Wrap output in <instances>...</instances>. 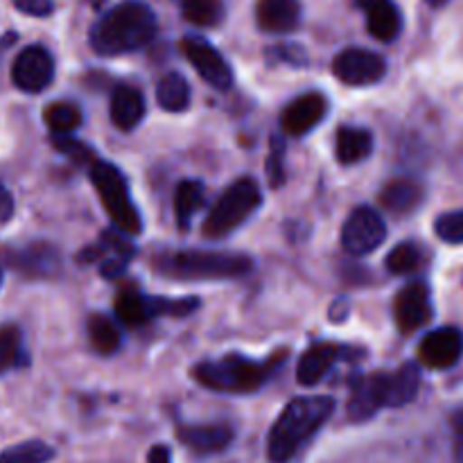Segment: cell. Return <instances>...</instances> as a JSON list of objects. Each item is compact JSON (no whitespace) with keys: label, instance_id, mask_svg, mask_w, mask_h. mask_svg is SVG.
I'll return each mask as SVG.
<instances>
[{"label":"cell","instance_id":"obj_1","mask_svg":"<svg viewBox=\"0 0 463 463\" xmlns=\"http://www.w3.org/2000/svg\"><path fill=\"white\" fill-rule=\"evenodd\" d=\"M335 401L330 396L294 398L285 405L267 437V457L271 463H288L319 432L333 416Z\"/></svg>","mask_w":463,"mask_h":463},{"label":"cell","instance_id":"obj_2","mask_svg":"<svg viewBox=\"0 0 463 463\" xmlns=\"http://www.w3.org/2000/svg\"><path fill=\"white\" fill-rule=\"evenodd\" d=\"M156 36V16L138 0H127L104 14L90 32V45L98 54L118 57L145 48Z\"/></svg>","mask_w":463,"mask_h":463},{"label":"cell","instance_id":"obj_3","mask_svg":"<svg viewBox=\"0 0 463 463\" xmlns=\"http://www.w3.org/2000/svg\"><path fill=\"white\" fill-rule=\"evenodd\" d=\"M156 269L181 280H213L244 276L253 269V262L247 256H235V253L179 251L161 258Z\"/></svg>","mask_w":463,"mask_h":463},{"label":"cell","instance_id":"obj_4","mask_svg":"<svg viewBox=\"0 0 463 463\" xmlns=\"http://www.w3.org/2000/svg\"><path fill=\"white\" fill-rule=\"evenodd\" d=\"M269 364L251 362L242 355H224L215 362H202L193 369V378L202 387L220 393H251L267 383Z\"/></svg>","mask_w":463,"mask_h":463},{"label":"cell","instance_id":"obj_5","mask_svg":"<svg viewBox=\"0 0 463 463\" xmlns=\"http://www.w3.org/2000/svg\"><path fill=\"white\" fill-rule=\"evenodd\" d=\"M260 202V185L249 179V176H242L220 194V199H217L213 211L208 213L206 222H203V235L211 240L226 238L231 231L238 229L240 224H244L256 213Z\"/></svg>","mask_w":463,"mask_h":463},{"label":"cell","instance_id":"obj_6","mask_svg":"<svg viewBox=\"0 0 463 463\" xmlns=\"http://www.w3.org/2000/svg\"><path fill=\"white\" fill-rule=\"evenodd\" d=\"M90 184H93L95 193H98L99 202H102L104 211L109 213L113 224L120 229V233L136 235L140 233V222L138 211H136L134 202L127 190V181L122 172L118 170L111 163L98 161L90 167Z\"/></svg>","mask_w":463,"mask_h":463},{"label":"cell","instance_id":"obj_7","mask_svg":"<svg viewBox=\"0 0 463 463\" xmlns=\"http://www.w3.org/2000/svg\"><path fill=\"white\" fill-rule=\"evenodd\" d=\"M113 307H116L118 321H122L129 328H136V326L152 321L154 317L190 315V312L199 307V298H154L129 288L118 294Z\"/></svg>","mask_w":463,"mask_h":463},{"label":"cell","instance_id":"obj_8","mask_svg":"<svg viewBox=\"0 0 463 463\" xmlns=\"http://www.w3.org/2000/svg\"><path fill=\"white\" fill-rule=\"evenodd\" d=\"M387 238L383 215L371 206H360L348 215L342 229V244L353 256H369Z\"/></svg>","mask_w":463,"mask_h":463},{"label":"cell","instance_id":"obj_9","mask_svg":"<svg viewBox=\"0 0 463 463\" xmlns=\"http://www.w3.org/2000/svg\"><path fill=\"white\" fill-rule=\"evenodd\" d=\"M181 50H184L185 59L190 61V66L199 72L206 84H211L213 89L226 90L233 84V71H231L229 61L222 57L220 50L215 45L208 43L202 36H185L181 41Z\"/></svg>","mask_w":463,"mask_h":463},{"label":"cell","instance_id":"obj_10","mask_svg":"<svg viewBox=\"0 0 463 463\" xmlns=\"http://www.w3.org/2000/svg\"><path fill=\"white\" fill-rule=\"evenodd\" d=\"M54 80V59L43 45H27L12 63V81L23 93H41Z\"/></svg>","mask_w":463,"mask_h":463},{"label":"cell","instance_id":"obj_11","mask_svg":"<svg viewBox=\"0 0 463 463\" xmlns=\"http://www.w3.org/2000/svg\"><path fill=\"white\" fill-rule=\"evenodd\" d=\"M387 63L378 52L364 48H346L335 57L333 72L348 86H369L384 77Z\"/></svg>","mask_w":463,"mask_h":463},{"label":"cell","instance_id":"obj_12","mask_svg":"<svg viewBox=\"0 0 463 463\" xmlns=\"http://www.w3.org/2000/svg\"><path fill=\"white\" fill-rule=\"evenodd\" d=\"M389 407V373H371L355 383L348 401V419L362 423Z\"/></svg>","mask_w":463,"mask_h":463},{"label":"cell","instance_id":"obj_13","mask_svg":"<svg viewBox=\"0 0 463 463\" xmlns=\"http://www.w3.org/2000/svg\"><path fill=\"white\" fill-rule=\"evenodd\" d=\"M463 355V333L459 328L432 330L419 346V360L428 369H450Z\"/></svg>","mask_w":463,"mask_h":463},{"label":"cell","instance_id":"obj_14","mask_svg":"<svg viewBox=\"0 0 463 463\" xmlns=\"http://www.w3.org/2000/svg\"><path fill=\"white\" fill-rule=\"evenodd\" d=\"M393 315L401 333L410 335L414 330L423 328L432 319V301H430V289L425 283H411L398 292L393 303Z\"/></svg>","mask_w":463,"mask_h":463},{"label":"cell","instance_id":"obj_15","mask_svg":"<svg viewBox=\"0 0 463 463\" xmlns=\"http://www.w3.org/2000/svg\"><path fill=\"white\" fill-rule=\"evenodd\" d=\"M326 113H328V102H326L324 95L306 93L294 99L292 104H288V109L280 116V125L288 136H303L315 129Z\"/></svg>","mask_w":463,"mask_h":463},{"label":"cell","instance_id":"obj_16","mask_svg":"<svg viewBox=\"0 0 463 463\" xmlns=\"http://www.w3.org/2000/svg\"><path fill=\"white\" fill-rule=\"evenodd\" d=\"M176 437L188 450L197 455H215V452L226 450L233 441V430L229 425L213 423V425H181L176 430Z\"/></svg>","mask_w":463,"mask_h":463},{"label":"cell","instance_id":"obj_17","mask_svg":"<svg viewBox=\"0 0 463 463\" xmlns=\"http://www.w3.org/2000/svg\"><path fill=\"white\" fill-rule=\"evenodd\" d=\"M355 3L366 14V27L373 39L383 43L398 39L402 30V16L393 0H355Z\"/></svg>","mask_w":463,"mask_h":463},{"label":"cell","instance_id":"obj_18","mask_svg":"<svg viewBox=\"0 0 463 463\" xmlns=\"http://www.w3.org/2000/svg\"><path fill=\"white\" fill-rule=\"evenodd\" d=\"M344 348L337 344H315L301 355L297 366V380L303 387H315L326 375L330 373L335 364L342 360Z\"/></svg>","mask_w":463,"mask_h":463},{"label":"cell","instance_id":"obj_19","mask_svg":"<svg viewBox=\"0 0 463 463\" xmlns=\"http://www.w3.org/2000/svg\"><path fill=\"white\" fill-rule=\"evenodd\" d=\"M298 21H301L298 0H258L256 3V23L267 34L292 32Z\"/></svg>","mask_w":463,"mask_h":463},{"label":"cell","instance_id":"obj_20","mask_svg":"<svg viewBox=\"0 0 463 463\" xmlns=\"http://www.w3.org/2000/svg\"><path fill=\"white\" fill-rule=\"evenodd\" d=\"M111 122L120 131H131L138 127L145 116V98L134 86H118L111 95Z\"/></svg>","mask_w":463,"mask_h":463},{"label":"cell","instance_id":"obj_21","mask_svg":"<svg viewBox=\"0 0 463 463\" xmlns=\"http://www.w3.org/2000/svg\"><path fill=\"white\" fill-rule=\"evenodd\" d=\"M373 152V136L362 127H342L335 138V154L342 165H355L366 161Z\"/></svg>","mask_w":463,"mask_h":463},{"label":"cell","instance_id":"obj_22","mask_svg":"<svg viewBox=\"0 0 463 463\" xmlns=\"http://www.w3.org/2000/svg\"><path fill=\"white\" fill-rule=\"evenodd\" d=\"M420 202H423V188L411 179L392 181L380 193V203L384 211L393 213V215H407V213L416 211Z\"/></svg>","mask_w":463,"mask_h":463},{"label":"cell","instance_id":"obj_23","mask_svg":"<svg viewBox=\"0 0 463 463\" xmlns=\"http://www.w3.org/2000/svg\"><path fill=\"white\" fill-rule=\"evenodd\" d=\"M420 371L414 362L402 364L396 373H389V407H405L419 396Z\"/></svg>","mask_w":463,"mask_h":463},{"label":"cell","instance_id":"obj_24","mask_svg":"<svg viewBox=\"0 0 463 463\" xmlns=\"http://www.w3.org/2000/svg\"><path fill=\"white\" fill-rule=\"evenodd\" d=\"M203 203V185L199 181L185 179L176 185L175 193V217L181 231H188L193 224L194 213Z\"/></svg>","mask_w":463,"mask_h":463},{"label":"cell","instance_id":"obj_25","mask_svg":"<svg viewBox=\"0 0 463 463\" xmlns=\"http://www.w3.org/2000/svg\"><path fill=\"white\" fill-rule=\"evenodd\" d=\"M156 102L163 111L179 113L190 104V86L179 72H167L156 86Z\"/></svg>","mask_w":463,"mask_h":463},{"label":"cell","instance_id":"obj_26","mask_svg":"<svg viewBox=\"0 0 463 463\" xmlns=\"http://www.w3.org/2000/svg\"><path fill=\"white\" fill-rule=\"evenodd\" d=\"M86 333H89V342L99 355H111L120 348V330L113 324L109 317L104 315H90L89 324H86Z\"/></svg>","mask_w":463,"mask_h":463},{"label":"cell","instance_id":"obj_27","mask_svg":"<svg viewBox=\"0 0 463 463\" xmlns=\"http://www.w3.org/2000/svg\"><path fill=\"white\" fill-rule=\"evenodd\" d=\"M184 18L197 27H215L224 21L222 0H184Z\"/></svg>","mask_w":463,"mask_h":463},{"label":"cell","instance_id":"obj_28","mask_svg":"<svg viewBox=\"0 0 463 463\" xmlns=\"http://www.w3.org/2000/svg\"><path fill=\"white\" fill-rule=\"evenodd\" d=\"M43 120L52 134H71L81 125V111L72 102H52L45 107Z\"/></svg>","mask_w":463,"mask_h":463},{"label":"cell","instance_id":"obj_29","mask_svg":"<svg viewBox=\"0 0 463 463\" xmlns=\"http://www.w3.org/2000/svg\"><path fill=\"white\" fill-rule=\"evenodd\" d=\"M425 256L423 249L416 242H402L393 249L387 256V269L396 276H407L414 274V271L420 269Z\"/></svg>","mask_w":463,"mask_h":463},{"label":"cell","instance_id":"obj_30","mask_svg":"<svg viewBox=\"0 0 463 463\" xmlns=\"http://www.w3.org/2000/svg\"><path fill=\"white\" fill-rule=\"evenodd\" d=\"M54 450L43 441H25L0 452V463H50Z\"/></svg>","mask_w":463,"mask_h":463},{"label":"cell","instance_id":"obj_31","mask_svg":"<svg viewBox=\"0 0 463 463\" xmlns=\"http://www.w3.org/2000/svg\"><path fill=\"white\" fill-rule=\"evenodd\" d=\"M54 265H57V258L50 247H30L21 253L18 260H14V269H21L30 276L48 274Z\"/></svg>","mask_w":463,"mask_h":463},{"label":"cell","instance_id":"obj_32","mask_svg":"<svg viewBox=\"0 0 463 463\" xmlns=\"http://www.w3.org/2000/svg\"><path fill=\"white\" fill-rule=\"evenodd\" d=\"M21 360V330L16 326H0V373L14 369Z\"/></svg>","mask_w":463,"mask_h":463},{"label":"cell","instance_id":"obj_33","mask_svg":"<svg viewBox=\"0 0 463 463\" xmlns=\"http://www.w3.org/2000/svg\"><path fill=\"white\" fill-rule=\"evenodd\" d=\"M52 145L59 149L61 154H66L71 161H75L77 165H86V167H93L98 163L95 158V152L90 147H86L81 140L71 138L68 134H54L52 136Z\"/></svg>","mask_w":463,"mask_h":463},{"label":"cell","instance_id":"obj_34","mask_svg":"<svg viewBox=\"0 0 463 463\" xmlns=\"http://www.w3.org/2000/svg\"><path fill=\"white\" fill-rule=\"evenodd\" d=\"M434 231L448 244H463V211L443 213L434 222Z\"/></svg>","mask_w":463,"mask_h":463},{"label":"cell","instance_id":"obj_35","mask_svg":"<svg viewBox=\"0 0 463 463\" xmlns=\"http://www.w3.org/2000/svg\"><path fill=\"white\" fill-rule=\"evenodd\" d=\"M14 7H16L18 12L27 14V16L43 18L52 14L54 3L52 0H14Z\"/></svg>","mask_w":463,"mask_h":463},{"label":"cell","instance_id":"obj_36","mask_svg":"<svg viewBox=\"0 0 463 463\" xmlns=\"http://www.w3.org/2000/svg\"><path fill=\"white\" fill-rule=\"evenodd\" d=\"M280 156H283V145H280L279 138H276L274 152H271L269 163H267V172H269L271 184H274V185L283 184V158H280Z\"/></svg>","mask_w":463,"mask_h":463},{"label":"cell","instance_id":"obj_37","mask_svg":"<svg viewBox=\"0 0 463 463\" xmlns=\"http://www.w3.org/2000/svg\"><path fill=\"white\" fill-rule=\"evenodd\" d=\"M452 432H455V459L463 463V410L452 416Z\"/></svg>","mask_w":463,"mask_h":463},{"label":"cell","instance_id":"obj_38","mask_svg":"<svg viewBox=\"0 0 463 463\" xmlns=\"http://www.w3.org/2000/svg\"><path fill=\"white\" fill-rule=\"evenodd\" d=\"M12 213H14V199L12 194L7 193L3 184H0V222H9L12 220Z\"/></svg>","mask_w":463,"mask_h":463},{"label":"cell","instance_id":"obj_39","mask_svg":"<svg viewBox=\"0 0 463 463\" xmlns=\"http://www.w3.org/2000/svg\"><path fill=\"white\" fill-rule=\"evenodd\" d=\"M147 463H172V452L167 446H154L147 455Z\"/></svg>","mask_w":463,"mask_h":463},{"label":"cell","instance_id":"obj_40","mask_svg":"<svg viewBox=\"0 0 463 463\" xmlns=\"http://www.w3.org/2000/svg\"><path fill=\"white\" fill-rule=\"evenodd\" d=\"M448 0H428V5H432V7H443Z\"/></svg>","mask_w":463,"mask_h":463},{"label":"cell","instance_id":"obj_41","mask_svg":"<svg viewBox=\"0 0 463 463\" xmlns=\"http://www.w3.org/2000/svg\"><path fill=\"white\" fill-rule=\"evenodd\" d=\"M0 280H3V274H0Z\"/></svg>","mask_w":463,"mask_h":463}]
</instances>
